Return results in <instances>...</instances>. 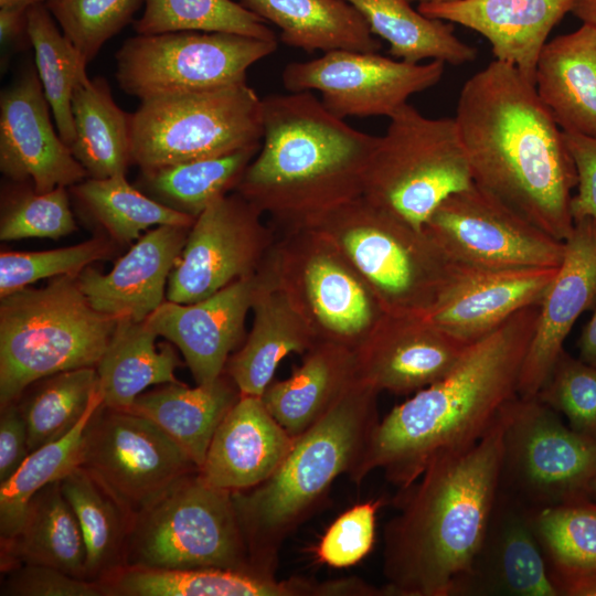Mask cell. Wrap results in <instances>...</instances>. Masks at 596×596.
<instances>
[{"instance_id":"1","label":"cell","mask_w":596,"mask_h":596,"mask_svg":"<svg viewBox=\"0 0 596 596\" xmlns=\"http://www.w3.org/2000/svg\"><path fill=\"white\" fill-rule=\"evenodd\" d=\"M509 403L477 443L436 455L400 489L383 530L385 595H462L499 493Z\"/></svg>"},{"instance_id":"2","label":"cell","mask_w":596,"mask_h":596,"mask_svg":"<svg viewBox=\"0 0 596 596\" xmlns=\"http://www.w3.org/2000/svg\"><path fill=\"white\" fill-rule=\"evenodd\" d=\"M454 118L473 182L564 242L574 227L577 174L563 130L534 84L493 60L465 82Z\"/></svg>"},{"instance_id":"3","label":"cell","mask_w":596,"mask_h":596,"mask_svg":"<svg viewBox=\"0 0 596 596\" xmlns=\"http://www.w3.org/2000/svg\"><path fill=\"white\" fill-rule=\"evenodd\" d=\"M538 315L539 305L518 311L471 342L445 376L393 407L374 426L350 478L359 485L379 469L405 488L436 455L477 443L518 396Z\"/></svg>"},{"instance_id":"4","label":"cell","mask_w":596,"mask_h":596,"mask_svg":"<svg viewBox=\"0 0 596 596\" xmlns=\"http://www.w3.org/2000/svg\"><path fill=\"white\" fill-rule=\"evenodd\" d=\"M377 136L333 116L312 92L263 98V138L236 192L285 231L363 194Z\"/></svg>"},{"instance_id":"5","label":"cell","mask_w":596,"mask_h":596,"mask_svg":"<svg viewBox=\"0 0 596 596\" xmlns=\"http://www.w3.org/2000/svg\"><path fill=\"white\" fill-rule=\"evenodd\" d=\"M377 392L355 379L331 408L295 438L276 470L259 485L232 492L254 568L275 575L286 538L351 473L376 423Z\"/></svg>"},{"instance_id":"6","label":"cell","mask_w":596,"mask_h":596,"mask_svg":"<svg viewBox=\"0 0 596 596\" xmlns=\"http://www.w3.org/2000/svg\"><path fill=\"white\" fill-rule=\"evenodd\" d=\"M304 227L340 252L385 315L426 316L466 267L425 228H414L363 196Z\"/></svg>"},{"instance_id":"7","label":"cell","mask_w":596,"mask_h":596,"mask_svg":"<svg viewBox=\"0 0 596 596\" xmlns=\"http://www.w3.org/2000/svg\"><path fill=\"white\" fill-rule=\"evenodd\" d=\"M118 318L95 310L77 276L54 277L0 301V405L46 376L96 368Z\"/></svg>"},{"instance_id":"8","label":"cell","mask_w":596,"mask_h":596,"mask_svg":"<svg viewBox=\"0 0 596 596\" xmlns=\"http://www.w3.org/2000/svg\"><path fill=\"white\" fill-rule=\"evenodd\" d=\"M377 136L362 196L416 230L473 179L455 118H429L404 104Z\"/></svg>"},{"instance_id":"9","label":"cell","mask_w":596,"mask_h":596,"mask_svg":"<svg viewBox=\"0 0 596 596\" xmlns=\"http://www.w3.org/2000/svg\"><path fill=\"white\" fill-rule=\"evenodd\" d=\"M124 566L258 572L251 563L232 492L210 486L199 471L134 517Z\"/></svg>"},{"instance_id":"10","label":"cell","mask_w":596,"mask_h":596,"mask_svg":"<svg viewBox=\"0 0 596 596\" xmlns=\"http://www.w3.org/2000/svg\"><path fill=\"white\" fill-rule=\"evenodd\" d=\"M132 161L152 170L262 142L263 99L246 81L141 102L130 114Z\"/></svg>"},{"instance_id":"11","label":"cell","mask_w":596,"mask_h":596,"mask_svg":"<svg viewBox=\"0 0 596 596\" xmlns=\"http://www.w3.org/2000/svg\"><path fill=\"white\" fill-rule=\"evenodd\" d=\"M596 437L565 425L535 397L508 405L500 490L531 510L590 498Z\"/></svg>"},{"instance_id":"12","label":"cell","mask_w":596,"mask_h":596,"mask_svg":"<svg viewBox=\"0 0 596 596\" xmlns=\"http://www.w3.org/2000/svg\"><path fill=\"white\" fill-rule=\"evenodd\" d=\"M276 40L224 32L137 34L117 51L116 79L140 102L246 81L247 70L273 54Z\"/></svg>"},{"instance_id":"13","label":"cell","mask_w":596,"mask_h":596,"mask_svg":"<svg viewBox=\"0 0 596 596\" xmlns=\"http://www.w3.org/2000/svg\"><path fill=\"white\" fill-rule=\"evenodd\" d=\"M81 467L132 519L181 479L199 471L155 423L103 403L87 423Z\"/></svg>"},{"instance_id":"14","label":"cell","mask_w":596,"mask_h":596,"mask_svg":"<svg viewBox=\"0 0 596 596\" xmlns=\"http://www.w3.org/2000/svg\"><path fill=\"white\" fill-rule=\"evenodd\" d=\"M318 341L355 349L382 311L358 273L323 236L308 227L285 231L269 253Z\"/></svg>"},{"instance_id":"15","label":"cell","mask_w":596,"mask_h":596,"mask_svg":"<svg viewBox=\"0 0 596 596\" xmlns=\"http://www.w3.org/2000/svg\"><path fill=\"white\" fill-rule=\"evenodd\" d=\"M424 228L458 264L473 269L558 267L565 243L475 182L443 201Z\"/></svg>"},{"instance_id":"16","label":"cell","mask_w":596,"mask_h":596,"mask_svg":"<svg viewBox=\"0 0 596 596\" xmlns=\"http://www.w3.org/2000/svg\"><path fill=\"white\" fill-rule=\"evenodd\" d=\"M240 193L223 195L195 219L168 280L167 299L192 304L254 275L275 236Z\"/></svg>"},{"instance_id":"17","label":"cell","mask_w":596,"mask_h":596,"mask_svg":"<svg viewBox=\"0 0 596 596\" xmlns=\"http://www.w3.org/2000/svg\"><path fill=\"white\" fill-rule=\"evenodd\" d=\"M445 63H409L377 52L331 51L320 57L291 62L283 72L288 92H319L336 117L386 116L407 99L436 85Z\"/></svg>"},{"instance_id":"18","label":"cell","mask_w":596,"mask_h":596,"mask_svg":"<svg viewBox=\"0 0 596 596\" xmlns=\"http://www.w3.org/2000/svg\"><path fill=\"white\" fill-rule=\"evenodd\" d=\"M51 107L34 67L24 70L0 96V170L38 193L72 187L87 172L53 127Z\"/></svg>"},{"instance_id":"19","label":"cell","mask_w":596,"mask_h":596,"mask_svg":"<svg viewBox=\"0 0 596 596\" xmlns=\"http://www.w3.org/2000/svg\"><path fill=\"white\" fill-rule=\"evenodd\" d=\"M469 344L424 316L382 313L354 349L355 376L380 393L414 394L445 376Z\"/></svg>"},{"instance_id":"20","label":"cell","mask_w":596,"mask_h":596,"mask_svg":"<svg viewBox=\"0 0 596 596\" xmlns=\"http://www.w3.org/2000/svg\"><path fill=\"white\" fill-rule=\"evenodd\" d=\"M563 260L541 304L522 365L518 395L535 397L583 312L596 309V219L574 222Z\"/></svg>"},{"instance_id":"21","label":"cell","mask_w":596,"mask_h":596,"mask_svg":"<svg viewBox=\"0 0 596 596\" xmlns=\"http://www.w3.org/2000/svg\"><path fill=\"white\" fill-rule=\"evenodd\" d=\"M255 285L256 273L196 302L163 301L145 321L181 351L195 383L207 384L244 337Z\"/></svg>"},{"instance_id":"22","label":"cell","mask_w":596,"mask_h":596,"mask_svg":"<svg viewBox=\"0 0 596 596\" xmlns=\"http://www.w3.org/2000/svg\"><path fill=\"white\" fill-rule=\"evenodd\" d=\"M269 253L256 272L252 330L224 370L241 395L260 397L285 356L306 353L318 342L304 311L279 279Z\"/></svg>"},{"instance_id":"23","label":"cell","mask_w":596,"mask_h":596,"mask_svg":"<svg viewBox=\"0 0 596 596\" xmlns=\"http://www.w3.org/2000/svg\"><path fill=\"white\" fill-rule=\"evenodd\" d=\"M462 595L560 596L533 530L531 509L500 488Z\"/></svg>"},{"instance_id":"24","label":"cell","mask_w":596,"mask_h":596,"mask_svg":"<svg viewBox=\"0 0 596 596\" xmlns=\"http://www.w3.org/2000/svg\"><path fill=\"white\" fill-rule=\"evenodd\" d=\"M558 267L493 270L466 266L424 317L455 338L471 343L518 311L540 305Z\"/></svg>"},{"instance_id":"25","label":"cell","mask_w":596,"mask_h":596,"mask_svg":"<svg viewBox=\"0 0 596 596\" xmlns=\"http://www.w3.org/2000/svg\"><path fill=\"white\" fill-rule=\"evenodd\" d=\"M191 226L158 225L140 236L108 274L87 266L78 284L91 306L115 318L145 321L164 300V288Z\"/></svg>"},{"instance_id":"26","label":"cell","mask_w":596,"mask_h":596,"mask_svg":"<svg viewBox=\"0 0 596 596\" xmlns=\"http://www.w3.org/2000/svg\"><path fill=\"white\" fill-rule=\"evenodd\" d=\"M575 0H460L419 3L433 19L458 23L490 43L494 60L513 65L534 84L539 55L553 28L572 11Z\"/></svg>"},{"instance_id":"27","label":"cell","mask_w":596,"mask_h":596,"mask_svg":"<svg viewBox=\"0 0 596 596\" xmlns=\"http://www.w3.org/2000/svg\"><path fill=\"white\" fill-rule=\"evenodd\" d=\"M294 440L260 397L241 395L215 430L199 475L231 492L253 488L276 470Z\"/></svg>"},{"instance_id":"28","label":"cell","mask_w":596,"mask_h":596,"mask_svg":"<svg viewBox=\"0 0 596 596\" xmlns=\"http://www.w3.org/2000/svg\"><path fill=\"white\" fill-rule=\"evenodd\" d=\"M104 596H331L332 582L285 581L221 567L121 566L98 581Z\"/></svg>"},{"instance_id":"29","label":"cell","mask_w":596,"mask_h":596,"mask_svg":"<svg viewBox=\"0 0 596 596\" xmlns=\"http://www.w3.org/2000/svg\"><path fill=\"white\" fill-rule=\"evenodd\" d=\"M536 93L564 132L596 138V26L545 43L535 67Z\"/></svg>"},{"instance_id":"30","label":"cell","mask_w":596,"mask_h":596,"mask_svg":"<svg viewBox=\"0 0 596 596\" xmlns=\"http://www.w3.org/2000/svg\"><path fill=\"white\" fill-rule=\"evenodd\" d=\"M355 379L354 350L318 341L292 374L272 382L260 398L276 422L296 438L318 422Z\"/></svg>"},{"instance_id":"31","label":"cell","mask_w":596,"mask_h":596,"mask_svg":"<svg viewBox=\"0 0 596 596\" xmlns=\"http://www.w3.org/2000/svg\"><path fill=\"white\" fill-rule=\"evenodd\" d=\"M240 396V390L224 372L215 381L195 387L167 383L141 393L125 411L155 423L200 469L215 430Z\"/></svg>"},{"instance_id":"32","label":"cell","mask_w":596,"mask_h":596,"mask_svg":"<svg viewBox=\"0 0 596 596\" xmlns=\"http://www.w3.org/2000/svg\"><path fill=\"white\" fill-rule=\"evenodd\" d=\"M240 3L279 28L283 43L308 53H374L381 49L363 15L345 0H240Z\"/></svg>"},{"instance_id":"33","label":"cell","mask_w":596,"mask_h":596,"mask_svg":"<svg viewBox=\"0 0 596 596\" xmlns=\"http://www.w3.org/2000/svg\"><path fill=\"white\" fill-rule=\"evenodd\" d=\"M146 321L120 318L96 365L103 405L128 409L148 386L179 382L181 361L171 343L156 344Z\"/></svg>"},{"instance_id":"34","label":"cell","mask_w":596,"mask_h":596,"mask_svg":"<svg viewBox=\"0 0 596 596\" xmlns=\"http://www.w3.org/2000/svg\"><path fill=\"white\" fill-rule=\"evenodd\" d=\"M85 562L84 539L61 480L50 483L32 498L18 534L1 549V568L39 564L86 579Z\"/></svg>"},{"instance_id":"35","label":"cell","mask_w":596,"mask_h":596,"mask_svg":"<svg viewBox=\"0 0 596 596\" xmlns=\"http://www.w3.org/2000/svg\"><path fill=\"white\" fill-rule=\"evenodd\" d=\"M75 138L71 151L88 178L126 174L134 163L130 114L115 102L104 77L81 82L72 97Z\"/></svg>"},{"instance_id":"36","label":"cell","mask_w":596,"mask_h":596,"mask_svg":"<svg viewBox=\"0 0 596 596\" xmlns=\"http://www.w3.org/2000/svg\"><path fill=\"white\" fill-rule=\"evenodd\" d=\"M363 15L371 32L385 40L397 60L440 61L460 66L477 58V49L454 33L450 22L428 18L408 0H345Z\"/></svg>"},{"instance_id":"37","label":"cell","mask_w":596,"mask_h":596,"mask_svg":"<svg viewBox=\"0 0 596 596\" xmlns=\"http://www.w3.org/2000/svg\"><path fill=\"white\" fill-rule=\"evenodd\" d=\"M262 142L230 153L141 170L143 193L196 219L214 200L236 190Z\"/></svg>"},{"instance_id":"38","label":"cell","mask_w":596,"mask_h":596,"mask_svg":"<svg viewBox=\"0 0 596 596\" xmlns=\"http://www.w3.org/2000/svg\"><path fill=\"white\" fill-rule=\"evenodd\" d=\"M86 547V579L98 582L124 566L132 517L83 468L61 480Z\"/></svg>"},{"instance_id":"39","label":"cell","mask_w":596,"mask_h":596,"mask_svg":"<svg viewBox=\"0 0 596 596\" xmlns=\"http://www.w3.org/2000/svg\"><path fill=\"white\" fill-rule=\"evenodd\" d=\"M71 193L79 209L120 244L138 240L151 225L192 226L195 221L132 187L126 174L84 179L71 187Z\"/></svg>"},{"instance_id":"40","label":"cell","mask_w":596,"mask_h":596,"mask_svg":"<svg viewBox=\"0 0 596 596\" xmlns=\"http://www.w3.org/2000/svg\"><path fill=\"white\" fill-rule=\"evenodd\" d=\"M102 403L97 393L85 415L71 432L31 451L14 475L0 483L1 549L18 534L32 498L47 485L62 480L81 466L84 433L92 415Z\"/></svg>"},{"instance_id":"41","label":"cell","mask_w":596,"mask_h":596,"mask_svg":"<svg viewBox=\"0 0 596 596\" xmlns=\"http://www.w3.org/2000/svg\"><path fill=\"white\" fill-rule=\"evenodd\" d=\"M28 32L35 53L36 72L54 116L56 130L71 148L75 138L72 97L75 87L88 78L87 64L57 28L44 2L29 8Z\"/></svg>"},{"instance_id":"42","label":"cell","mask_w":596,"mask_h":596,"mask_svg":"<svg viewBox=\"0 0 596 596\" xmlns=\"http://www.w3.org/2000/svg\"><path fill=\"white\" fill-rule=\"evenodd\" d=\"M98 393L96 368L63 371L40 380L18 403L28 428L30 451L71 432Z\"/></svg>"},{"instance_id":"43","label":"cell","mask_w":596,"mask_h":596,"mask_svg":"<svg viewBox=\"0 0 596 596\" xmlns=\"http://www.w3.org/2000/svg\"><path fill=\"white\" fill-rule=\"evenodd\" d=\"M551 578L596 571V500L531 510Z\"/></svg>"},{"instance_id":"44","label":"cell","mask_w":596,"mask_h":596,"mask_svg":"<svg viewBox=\"0 0 596 596\" xmlns=\"http://www.w3.org/2000/svg\"><path fill=\"white\" fill-rule=\"evenodd\" d=\"M145 4L134 24L137 34L201 31L276 40L265 20L233 0H146Z\"/></svg>"},{"instance_id":"45","label":"cell","mask_w":596,"mask_h":596,"mask_svg":"<svg viewBox=\"0 0 596 596\" xmlns=\"http://www.w3.org/2000/svg\"><path fill=\"white\" fill-rule=\"evenodd\" d=\"M146 0H46L64 35L88 64L132 20Z\"/></svg>"},{"instance_id":"46","label":"cell","mask_w":596,"mask_h":596,"mask_svg":"<svg viewBox=\"0 0 596 596\" xmlns=\"http://www.w3.org/2000/svg\"><path fill=\"white\" fill-rule=\"evenodd\" d=\"M6 192L1 206V241L57 240L76 230L65 187L46 193H38L33 187H18Z\"/></svg>"},{"instance_id":"47","label":"cell","mask_w":596,"mask_h":596,"mask_svg":"<svg viewBox=\"0 0 596 596\" xmlns=\"http://www.w3.org/2000/svg\"><path fill=\"white\" fill-rule=\"evenodd\" d=\"M113 243L95 237L81 244L41 252H1L0 298L36 280L64 275L77 276L93 262L113 254Z\"/></svg>"},{"instance_id":"48","label":"cell","mask_w":596,"mask_h":596,"mask_svg":"<svg viewBox=\"0 0 596 596\" xmlns=\"http://www.w3.org/2000/svg\"><path fill=\"white\" fill-rule=\"evenodd\" d=\"M536 397L573 429L596 437V366L563 351Z\"/></svg>"},{"instance_id":"49","label":"cell","mask_w":596,"mask_h":596,"mask_svg":"<svg viewBox=\"0 0 596 596\" xmlns=\"http://www.w3.org/2000/svg\"><path fill=\"white\" fill-rule=\"evenodd\" d=\"M381 500L359 503L339 515L322 535L316 549L319 561L343 568L355 565L373 547Z\"/></svg>"},{"instance_id":"50","label":"cell","mask_w":596,"mask_h":596,"mask_svg":"<svg viewBox=\"0 0 596 596\" xmlns=\"http://www.w3.org/2000/svg\"><path fill=\"white\" fill-rule=\"evenodd\" d=\"M4 573L2 596H104L98 582L46 565L18 564Z\"/></svg>"},{"instance_id":"51","label":"cell","mask_w":596,"mask_h":596,"mask_svg":"<svg viewBox=\"0 0 596 596\" xmlns=\"http://www.w3.org/2000/svg\"><path fill=\"white\" fill-rule=\"evenodd\" d=\"M563 134L577 174V192L571 201L573 221L596 219V138L574 132Z\"/></svg>"},{"instance_id":"52","label":"cell","mask_w":596,"mask_h":596,"mask_svg":"<svg viewBox=\"0 0 596 596\" xmlns=\"http://www.w3.org/2000/svg\"><path fill=\"white\" fill-rule=\"evenodd\" d=\"M28 428L17 402L1 407L0 483L7 481L30 455Z\"/></svg>"},{"instance_id":"53","label":"cell","mask_w":596,"mask_h":596,"mask_svg":"<svg viewBox=\"0 0 596 596\" xmlns=\"http://www.w3.org/2000/svg\"><path fill=\"white\" fill-rule=\"evenodd\" d=\"M28 10L23 7L0 8V40L2 47L21 38H29Z\"/></svg>"},{"instance_id":"54","label":"cell","mask_w":596,"mask_h":596,"mask_svg":"<svg viewBox=\"0 0 596 596\" xmlns=\"http://www.w3.org/2000/svg\"><path fill=\"white\" fill-rule=\"evenodd\" d=\"M560 596H596V571L552 577Z\"/></svg>"},{"instance_id":"55","label":"cell","mask_w":596,"mask_h":596,"mask_svg":"<svg viewBox=\"0 0 596 596\" xmlns=\"http://www.w3.org/2000/svg\"><path fill=\"white\" fill-rule=\"evenodd\" d=\"M579 359L596 366V309L578 339Z\"/></svg>"},{"instance_id":"56","label":"cell","mask_w":596,"mask_h":596,"mask_svg":"<svg viewBox=\"0 0 596 596\" xmlns=\"http://www.w3.org/2000/svg\"><path fill=\"white\" fill-rule=\"evenodd\" d=\"M571 13L583 23L596 26V0H575Z\"/></svg>"},{"instance_id":"57","label":"cell","mask_w":596,"mask_h":596,"mask_svg":"<svg viewBox=\"0 0 596 596\" xmlns=\"http://www.w3.org/2000/svg\"><path fill=\"white\" fill-rule=\"evenodd\" d=\"M46 0H0V8L23 7L30 8L33 4L45 2Z\"/></svg>"},{"instance_id":"58","label":"cell","mask_w":596,"mask_h":596,"mask_svg":"<svg viewBox=\"0 0 596 596\" xmlns=\"http://www.w3.org/2000/svg\"><path fill=\"white\" fill-rule=\"evenodd\" d=\"M411 2H418L419 3H443V2H454V1H460V0H408Z\"/></svg>"},{"instance_id":"59","label":"cell","mask_w":596,"mask_h":596,"mask_svg":"<svg viewBox=\"0 0 596 596\" xmlns=\"http://www.w3.org/2000/svg\"><path fill=\"white\" fill-rule=\"evenodd\" d=\"M590 498L596 500V479L593 481L590 487Z\"/></svg>"}]
</instances>
